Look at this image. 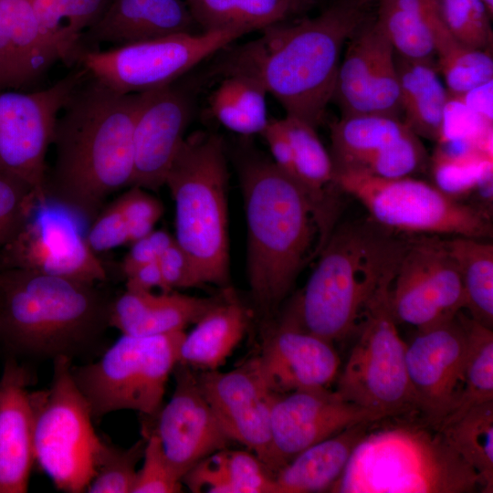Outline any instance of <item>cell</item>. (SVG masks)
Returning <instances> with one entry per match:
<instances>
[{"instance_id":"1","label":"cell","mask_w":493,"mask_h":493,"mask_svg":"<svg viewBox=\"0 0 493 493\" xmlns=\"http://www.w3.org/2000/svg\"><path fill=\"white\" fill-rule=\"evenodd\" d=\"M144 92L121 94L88 74L56 123L48 201L92 222L111 194L130 185L133 128Z\"/></svg>"},{"instance_id":"2","label":"cell","mask_w":493,"mask_h":493,"mask_svg":"<svg viewBox=\"0 0 493 493\" xmlns=\"http://www.w3.org/2000/svg\"><path fill=\"white\" fill-rule=\"evenodd\" d=\"M367 5L335 0L315 17L268 26L234 50L224 69L256 76L286 115L316 128L331 101L342 48L371 17Z\"/></svg>"},{"instance_id":"3","label":"cell","mask_w":493,"mask_h":493,"mask_svg":"<svg viewBox=\"0 0 493 493\" xmlns=\"http://www.w3.org/2000/svg\"><path fill=\"white\" fill-rule=\"evenodd\" d=\"M387 230L372 222L333 230L281 319L331 343L358 330L370 301L393 282L406 246Z\"/></svg>"},{"instance_id":"4","label":"cell","mask_w":493,"mask_h":493,"mask_svg":"<svg viewBox=\"0 0 493 493\" xmlns=\"http://www.w3.org/2000/svg\"><path fill=\"white\" fill-rule=\"evenodd\" d=\"M252 299L270 317L291 289L317 226L306 193L273 161L253 156L240 166Z\"/></svg>"},{"instance_id":"5","label":"cell","mask_w":493,"mask_h":493,"mask_svg":"<svg viewBox=\"0 0 493 493\" xmlns=\"http://www.w3.org/2000/svg\"><path fill=\"white\" fill-rule=\"evenodd\" d=\"M110 305L95 284L0 268V338L19 351L70 357L109 325Z\"/></svg>"},{"instance_id":"6","label":"cell","mask_w":493,"mask_h":493,"mask_svg":"<svg viewBox=\"0 0 493 493\" xmlns=\"http://www.w3.org/2000/svg\"><path fill=\"white\" fill-rule=\"evenodd\" d=\"M477 473L430 425H402L367 432L354 447L335 493H469Z\"/></svg>"},{"instance_id":"7","label":"cell","mask_w":493,"mask_h":493,"mask_svg":"<svg viewBox=\"0 0 493 493\" xmlns=\"http://www.w3.org/2000/svg\"><path fill=\"white\" fill-rule=\"evenodd\" d=\"M175 205V242L205 284L229 288L227 165L221 136L185 137L165 178Z\"/></svg>"},{"instance_id":"8","label":"cell","mask_w":493,"mask_h":493,"mask_svg":"<svg viewBox=\"0 0 493 493\" xmlns=\"http://www.w3.org/2000/svg\"><path fill=\"white\" fill-rule=\"evenodd\" d=\"M184 336V330L153 336L121 334L98 361L71 365L93 420L119 410H133L145 417L156 414L179 362Z\"/></svg>"},{"instance_id":"9","label":"cell","mask_w":493,"mask_h":493,"mask_svg":"<svg viewBox=\"0 0 493 493\" xmlns=\"http://www.w3.org/2000/svg\"><path fill=\"white\" fill-rule=\"evenodd\" d=\"M71 358L54 359L48 388L30 393L35 462L56 488L85 492L104 441L93 426L87 401L71 373Z\"/></svg>"},{"instance_id":"10","label":"cell","mask_w":493,"mask_h":493,"mask_svg":"<svg viewBox=\"0 0 493 493\" xmlns=\"http://www.w3.org/2000/svg\"><path fill=\"white\" fill-rule=\"evenodd\" d=\"M341 192L358 199L372 222L392 230L479 239L492 236L488 214L412 176L382 178L359 172L334 173Z\"/></svg>"},{"instance_id":"11","label":"cell","mask_w":493,"mask_h":493,"mask_svg":"<svg viewBox=\"0 0 493 493\" xmlns=\"http://www.w3.org/2000/svg\"><path fill=\"white\" fill-rule=\"evenodd\" d=\"M392 283L383 285L368 304L335 390L342 399L384 418L414 408L405 367L406 343L390 305Z\"/></svg>"},{"instance_id":"12","label":"cell","mask_w":493,"mask_h":493,"mask_svg":"<svg viewBox=\"0 0 493 493\" xmlns=\"http://www.w3.org/2000/svg\"><path fill=\"white\" fill-rule=\"evenodd\" d=\"M244 34L201 31L113 47L88 49L78 58L88 74L121 94L141 93L173 83L209 56Z\"/></svg>"},{"instance_id":"13","label":"cell","mask_w":493,"mask_h":493,"mask_svg":"<svg viewBox=\"0 0 493 493\" xmlns=\"http://www.w3.org/2000/svg\"><path fill=\"white\" fill-rule=\"evenodd\" d=\"M81 67L55 84L32 92L0 90V173L47 203L46 156L59 113L87 78Z\"/></svg>"},{"instance_id":"14","label":"cell","mask_w":493,"mask_h":493,"mask_svg":"<svg viewBox=\"0 0 493 493\" xmlns=\"http://www.w3.org/2000/svg\"><path fill=\"white\" fill-rule=\"evenodd\" d=\"M390 305L396 322L416 330L465 309L460 273L444 239L423 235L407 240L391 286Z\"/></svg>"},{"instance_id":"15","label":"cell","mask_w":493,"mask_h":493,"mask_svg":"<svg viewBox=\"0 0 493 493\" xmlns=\"http://www.w3.org/2000/svg\"><path fill=\"white\" fill-rule=\"evenodd\" d=\"M0 268H21L86 283L107 278L80 231L78 217L47 201L38 205L17 236L0 249Z\"/></svg>"},{"instance_id":"16","label":"cell","mask_w":493,"mask_h":493,"mask_svg":"<svg viewBox=\"0 0 493 493\" xmlns=\"http://www.w3.org/2000/svg\"><path fill=\"white\" fill-rule=\"evenodd\" d=\"M334 173L359 172L382 178L412 176L428 166L420 138L397 117L341 116L330 124Z\"/></svg>"},{"instance_id":"17","label":"cell","mask_w":493,"mask_h":493,"mask_svg":"<svg viewBox=\"0 0 493 493\" xmlns=\"http://www.w3.org/2000/svg\"><path fill=\"white\" fill-rule=\"evenodd\" d=\"M459 312L417 330L405 349L414 408L436 429L455 409L463 386L467 336Z\"/></svg>"},{"instance_id":"18","label":"cell","mask_w":493,"mask_h":493,"mask_svg":"<svg viewBox=\"0 0 493 493\" xmlns=\"http://www.w3.org/2000/svg\"><path fill=\"white\" fill-rule=\"evenodd\" d=\"M384 418L328 388L276 394L271 406V470L304 449L362 423Z\"/></svg>"},{"instance_id":"19","label":"cell","mask_w":493,"mask_h":493,"mask_svg":"<svg viewBox=\"0 0 493 493\" xmlns=\"http://www.w3.org/2000/svg\"><path fill=\"white\" fill-rule=\"evenodd\" d=\"M195 376L228 438L246 446L271 470L270 414L277 393L267 386L256 357L226 372L203 371Z\"/></svg>"},{"instance_id":"20","label":"cell","mask_w":493,"mask_h":493,"mask_svg":"<svg viewBox=\"0 0 493 493\" xmlns=\"http://www.w3.org/2000/svg\"><path fill=\"white\" fill-rule=\"evenodd\" d=\"M175 387L169 402L160 408L152 428L143 435H155L168 462L183 478L184 474L207 456L224 449L231 440L219 425L204 397L191 368L177 363Z\"/></svg>"},{"instance_id":"21","label":"cell","mask_w":493,"mask_h":493,"mask_svg":"<svg viewBox=\"0 0 493 493\" xmlns=\"http://www.w3.org/2000/svg\"><path fill=\"white\" fill-rule=\"evenodd\" d=\"M192 110L188 93L173 83L144 92L133 128L131 186L156 190L165 184Z\"/></svg>"},{"instance_id":"22","label":"cell","mask_w":493,"mask_h":493,"mask_svg":"<svg viewBox=\"0 0 493 493\" xmlns=\"http://www.w3.org/2000/svg\"><path fill=\"white\" fill-rule=\"evenodd\" d=\"M259 372L277 394L328 388L339 374L340 358L331 342L280 320L256 357Z\"/></svg>"},{"instance_id":"23","label":"cell","mask_w":493,"mask_h":493,"mask_svg":"<svg viewBox=\"0 0 493 493\" xmlns=\"http://www.w3.org/2000/svg\"><path fill=\"white\" fill-rule=\"evenodd\" d=\"M30 375L9 359L0 378V493L27 491L35 463Z\"/></svg>"},{"instance_id":"24","label":"cell","mask_w":493,"mask_h":493,"mask_svg":"<svg viewBox=\"0 0 493 493\" xmlns=\"http://www.w3.org/2000/svg\"><path fill=\"white\" fill-rule=\"evenodd\" d=\"M58 60L31 0H0V90L29 87Z\"/></svg>"},{"instance_id":"25","label":"cell","mask_w":493,"mask_h":493,"mask_svg":"<svg viewBox=\"0 0 493 493\" xmlns=\"http://www.w3.org/2000/svg\"><path fill=\"white\" fill-rule=\"evenodd\" d=\"M198 27L184 0H111L82 36L85 45L114 47L169 36L197 33ZM80 52V53H81Z\"/></svg>"},{"instance_id":"26","label":"cell","mask_w":493,"mask_h":493,"mask_svg":"<svg viewBox=\"0 0 493 493\" xmlns=\"http://www.w3.org/2000/svg\"><path fill=\"white\" fill-rule=\"evenodd\" d=\"M223 295L198 298L173 290L156 294L126 289L110 302L108 323L125 335L153 336L182 331L218 304Z\"/></svg>"},{"instance_id":"27","label":"cell","mask_w":493,"mask_h":493,"mask_svg":"<svg viewBox=\"0 0 493 493\" xmlns=\"http://www.w3.org/2000/svg\"><path fill=\"white\" fill-rule=\"evenodd\" d=\"M372 424L353 425L299 453L275 473V493L330 491Z\"/></svg>"},{"instance_id":"28","label":"cell","mask_w":493,"mask_h":493,"mask_svg":"<svg viewBox=\"0 0 493 493\" xmlns=\"http://www.w3.org/2000/svg\"><path fill=\"white\" fill-rule=\"evenodd\" d=\"M248 323L245 307L230 288L221 301L184 333L178 363L203 371L218 370L241 341Z\"/></svg>"},{"instance_id":"29","label":"cell","mask_w":493,"mask_h":493,"mask_svg":"<svg viewBox=\"0 0 493 493\" xmlns=\"http://www.w3.org/2000/svg\"><path fill=\"white\" fill-rule=\"evenodd\" d=\"M402 114L419 137L438 142L450 95L442 83L435 60H414L395 54Z\"/></svg>"},{"instance_id":"30","label":"cell","mask_w":493,"mask_h":493,"mask_svg":"<svg viewBox=\"0 0 493 493\" xmlns=\"http://www.w3.org/2000/svg\"><path fill=\"white\" fill-rule=\"evenodd\" d=\"M201 31H236L244 35L288 20L314 0H184Z\"/></svg>"},{"instance_id":"31","label":"cell","mask_w":493,"mask_h":493,"mask_svg":"<svg viewBox=\"0 0 493 493\" xmlns=\"http://www.w3.org/2000/svg\"><path fill=\"white\" fill-rule=\"evenodd\" d=\"M386 41L374 16L347 41L331 99L341 116L366 114L368 91L379 53Z\"/></svg>"},{"instance_id":"32","label":"cell","mask_w":493,"mask_h":493,"mask_svg":"<svg viewBox=\"0 0 493 493\" xmlns=\"http://www.w3.org/2000/svg\"><path fill=\"white\" fill-rule=\"evenodd\" d=\"M375 22L394 53L414 60H435L438 17L430 0H378Z\"/></svg>"},{"instance_id":"33","label":"cell","mask_w":493,"mask_h":493,"mask_svg":"<svg viewBox=\"0 0 493 493\" xmlns=\"http://www.w3.org/2000/svg\"><path fill=\"white\" fill-rule=\"evenodd\" d=\"M225 76L209 98L213 116L227 130L241 135L261 134L269 119L267 89L254 75L224 69Z\"/></svg>"},{"instance_id":"34","label":"cell","mask_w":493,"mask_h":493,"mask_svg":"<svg viewBox=\"0 0 493 493\" xmlns=\"http://www.w3.org/2000/svg\"><path fill=\"white\" fill-rule=\"evenodd\" d=\"M444 243L458 267L465 309L480 324L493 327V245L485 239L454 236Z\"/></svg>"},{"instance_id":"35","label":"cell","mask_w":493,"mask_h":493,"mask_svg":"<svg viewBox=\"0 0 493 493\" xmlns=\"http://www.w3.org/2000/svg\"><path fill=\"white\" fill-rule=\"evenodd\" d=\"M111 0H31L40 27L61 60L78 61L83 34L102 16Z\"/></svg>"},{"instance_id":"36","label":"cell","mask_w":493,"mask_h":493,"mask_svg":"<svg viewBox=\"0 0 493 493\" xmlns=\"http://www.w3.org/2000/svg\"><path fill=\"white\" fill-rule=\"evenodd\" d=\"M448 445L477 473L484 493L493 492V401L475 405L438 428Z\"/></svg>"},{"instance_id":"37","label":"cell","mask_w":493,"mask_h":493,"mask_svg":"<svg viewBox=\"0 0 493 493\" xmlns=\"http://www.w3.org/2000/svg\"><path fill=\"white\" fill-rule=\"evenodd\" d=\"M459 315L467 336L463 386L455 409L440 426L459 417L475 405L493 401V330L463 310Z\"/></svg>"},{"instance_id":"38","label":"cell","mask_w":493,"mask_h":493,"mask_svg":"<svg viewBox=\"0 0 493 493\" xmlns=\"http://www.w3.org/2000/svg\"><path fill=\"white\" fill-rule=\"evenodd\" d=\"M435 185L460 200L475 191L492 197V154L478 150H457L439 144L429 160Z\"/></svg>"},{"instance_id":"39","label":"cell","mask_w":493,"mask_h":493,"mask_svg":"<svg viewBox=\"0 0 493 493\" xmlns=\"http://www.w3.org/2000/svg\"><path fill=\"white\" fill-rule=\"evenodd\" d=\"M435 66L452 97L464 95L493 79L491 49L467 47L438 20L435 30Z\"/></svg>"},{"instance_id":"40","label":"cell","mask_w":493,"mask_h":493,"mask_svg":"<svg viewBox=\"0 0 493 493\" xmlns=\"http://www.w3.org/2000/svg\"><path fill=\"white\" fill-rule=\"evenodd\" d=\"M446 31L461 44L477 49H491L493 17L482 0H430Z\"/></svg>"},{"instance_id":"41","label":"cell","mask_w":493,"mask_h":493,"mask_svg":"<svg viewBox=\"0 0 493 493\" xmlns=\"http://www.w3.org/2000/svg\"><path fill=\"white\" fill-rule=\"evenodd\" d=\"M145 437L129 448L104 441L95 473L86 491L89 493H132L137 464L142 459Z\"/></svg>"},{"instance_id":"42","label":"cell","mask_w":493,"mask_h":493,"mask_svg":"<svg viewBox=\"0 0 493 493\" xmlns=\"http://www.w3.org/2000/svg\"><path fill=\"white\" fill-rule=\"evenodd\" d=\"M38 205L26 185L0 173V249L17 236Z\"/></svg>"},{"instance_id":"43","label":"cell","mask_w":493,"mask_h":493,"mask_svg":"<svg viewBox=\"0 0 493 493\" xmlns=\"http://www.w3.org/2000/svg\"><path fill=\"white\" fill-rule=\"evenodd\" d=\"M142 466L137 470L132 493H176L182 491V478L173 470L153 434L143 435Z\"/></svg>"},{"instance_id":"44","label":"cell","mask_w":493,"mask_h":493,"mask_svg":"<svg viewBox=\"0 0 493 493\" xmlns=\"http://www.w3.org/2000/svg\"><path fill=\"white\" fill-rule=\"evenodd\" d=\"M116 202L126 219L131 244L152 232L163 211L156 197L138 186H131Z\"/></svg>"},{"instance_id":"45","label":"cell","mask_w":493,"mask_h":493,"mask_svg":"<svg viewBox=\"0 0 493 493\" xmlns=\"http://www.w3.org/2000/svg\"><path fill=\"white\" fill-rule=\"evenodd\" d=\"M85 238L95 253L130 243L128 225L116 200L92 221Z\"/></svg>"},{"instance_id":"46","label":"cell","mask_w":493,"mask_h":493,"mask_svg":"<svg viewBox=\"0 0 493 493\" xmlns=\"http://www.w3.org/2000/svg\"><path fill=\"white\" fill-rule=\"evenodd\" d=\"M167 292L176 288L202 287L205 284L197 267L188 254L175 242L158 260Z\"/></svg>"},{"instance_id":"47","label":"cell","mask_w":493,"mask_h":493,"mask_svg":"<svg viewBox=\"0 0 493 493\" xmlns=\"http://www.w3.org/2000/svg\"><path fill=\"white\" fill-rule=\"evenodd\" d=\"M174 237L165 230H152L146 236L131 243V247L122 261L125 276L136 267L156 262L173 243Z\"/></svg>"},{"instance_id":"48","label":"cell","mask_w":493,"mask_h":493,"mask_svg":"<svg viewBox=\"0 0 493 493\" xmlns=\"http://www.w3.org/2000/svg\"><path fill=\"white\" fill-rule=\"evenodd\" d=\"M260 135L263 136L268 145L274 163L296 180L293 150L281 121L269 119L267 125Z\"/></svg>"},{"instance_id":"49","label":"cell","mask_w":493,"mask_h":493,"mask_svg":"<svg viewBox=\"0 0 493 493\" xmlns=\"http://www.w3.org/2000/svg\"><path fill=\"white\" fill-rule=\"evenodd\" d=\"M126 278V289L152 291L159 288L162 292H167L158 261L136 267Z\"/></svg>"},{"instance_id":"50","label":"cell","mask_w":493,"mask_h":493,"mask_svg":"<svg viewBox=\"0 0 493 493\" xmlns=\"http://www.w3.org/2000/svg\"><path fill=\"white\" fill-rule=\"evenodd\" d=\"M454 98L458 99L477 115L492 121V81Z\"/></svg>"},{"instance_id":"51","label":"cell","mask_w":493,"mask_h":493,"mask_svg":"<svg viewBox=\"0 0 493 493\" xmlns=\"http://www.w3.org/2000/svg\"><path fill=\"white\" fill-rule=\"evenodd\" d=\"M482 1L486 5L488 14L490 15L491 17H493V0H482Z\"/></svg>"},{"instance_id":"52","label":"cell","mask_w":493,"mask_h":493,"mask_svg":"<svg viewBox=\"0 0 493 493\" xmlns=\"http://www.w3.org/2000/svg\"><path fill=\"white\" fill-rule=\"evenodd\" d=\"M373 1H378V0H359V2L362 5H369L370 3Z\"/></svg>"},{"instance_id":"53","label":"cell","mask_w":493,"mask_h":493,"mask_svg":"<svg viewBox=\"0 0 493 493\" xmlns=\"http://www.w3.org/2000/svg\"><path fill=\"white\" fill-rule=\"evenodd\" d=\"M314 1L316 2L317 0H314Z\"/></svg>"}]
</instances>
